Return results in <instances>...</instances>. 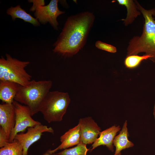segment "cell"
<instances>
[{
  "instance_id": "22",
  "label": "cell",
  "mask_w": 155,
  "mask_h": 155,
  "mask_svg": "<svg viewBox=\"0 0 155 155\" xmlns=\"http://www.w3.org/2000/svg\"><path fill=\"white\" fill-rule=\"evenodd\" d=\"M56 152L55 150L54 149L51 150V149L48 150L45 153L42 155H53L54 153Z\"/></svg>"
},
{
  "instance_id": "9",
  "label": "cell",
  "mask_w": 155,
  "mask_h": 155,
  "mask_svg": "<svg viewBox=\"0 0 155 155\" xmlns=\"http://www.w3.org/2000/svg\"><path fill=\"white\" fill-rule=\"evenodd\" d=\"M15 124V114L13 103L0 104V131L9 142L10 135Z\"/></svg>"
},
{
  "instance_id": "20",
  "label": "cell",
  "mask_w": 155,
  "mask_h": 155,
  "mask_svg": "<svg viewBox=\"0 0 155 155\" xmlns=\"http://www.w3.org/2000/svg\"><path fill=\"white\" fill-rule=\"evenodd\" d=\"M95 46L98 49L111 53H115L117 51V49L115 46L100 40L96 42Z\"/></svg>"
},
{
  "instance_id": "1",
  "label": "cell",
  "mask_w": 155,
  "mask_h": 155,
  "mask_svg": "<svg viewBox=\"0 0 155 155\" xmlns=\"http://www.w3.org/2000/svg\"><path fill=\"white\" fill-rule=\"evenodd\" d=\"M94 20L92 13L84 12L68 17L53 50L65 56L77 53L84 45Z\"/></svg>"
},
{
  "instance_id": "5",
  "label": "cell",
  "mask_w": 155,
  "mask_h": 155,
  "mask_svg": "<svg viewBox=\"0 0 155 155\" xmlns=\"http://www.w3.org/2000/svg\"><path fill=\"white\" fill-rule=\"evenodd\" d=\"M6 58L0 59V81L15 82L22 86L28 85L31 80L32 76L25 68L30 64L28 61H22L6 54Z\"/></svg>"
},
{
  "instance_id": "13",
  "label": "cell",
  "mask_w": 155,
  "mask_h": 155,
  "mask_svg": "<svg viewBox=\"0 0 155 155\" xmlns=\"http://www.w3.org/2000/svg\"><path fill=\"white\" fill-rule=\"evenodd\" d=\"M127 126L126 120L119 133L114 139L113 143L115 147V150L114 155H121L122 150L132 147L134 146L133 143L129 140V134Z\"/></svg>"
},
{
  "instance_id": "21",
  "label": "cell",
  "mask_w": 155,
  "mask_h": 155,
  "mask_svg": "<svg viewBox=\"0 0 155 155\" xmlns=\"http://www.w3.org/2000/svg\"><path fill=\"white\" fill-rule=\"evenodd\" d=\"M28 1L33 3V5L30 9V11H35L38 7L44 6L45 5L44 0H28Z\"/></svg>"
},
{
  "instance_id": "18",
  "label": "cell",
  "mask_w": 155,
  "mask_h": 155,
  "mask_svg": "<svg viewBox=\"0 0 155 155\" xmlns=\"http://www.w3.org/2000/svg\"><path fill=\"white\" fill-rule=\"evenodd\" d=\"M86 144L80 142L76 146L69 149H66L63 151L53 155H87L89 149Z\"/></svg>"
},
{
  "instance_id": "14",
  "label": "cell",
  "mask_w": 155,
  "mask_h": 155,
  "mask_svg": "<svg viewBox=\"0 0 155 155\" xmlns=\"http://www.w3.org/2000/svg\"><path fill=\"white\" fill-rule=\"evenodd\" d=\"M19 85L12 82L0 81V99L3 103H13Z\"/></svg>"
},
{
  "instance_id": "10",
  "label": "cell",
  "mask_w": 155,
  "mask_h": 155,
  "mask_svg": "<svg viewBox=\"0 0 155 155\" xmlns=\"http://www.w3.org/2000/svg\"><path fill=\"white\" fill-rule=\"evenodd\" d=\"M78 124L81 142L86 145L93 143L101 132L100 128L91 117L80 119Z\"/></svg>"
},
{
  "instance_id": "4",
  "label": "cell",
  "mask_w": 155,
  "mask_h": 155,
  "mask_svg": "<svg viewBox=\"0 0 155 155\" xmlns=\"http://www.w3.org/2000/svg\"><path fill=\"white\" fill-rule=\"evenodd\" d=\"M70 102L69 94L58 91L49 92L44 99L40 112L49 123L60 122Z\"/></svg>"
},
{
  "instance_id": "8",
  "label": "cell",
  "mask_w": 155,
  "mask_h": 155,
  "mask_svg": "<svg viewBox=\"0 0 155 155\" xmlns=\"http://www.w3.org/2000/svg\"><path fill=\"white\" fill-rule=\"evenodd\" d=\"M58 1L57 0H51L48 5L38 7L34 14L39 22L43 24L49 22L56 30L58 29L57 26L59 25L57 20V17L64 13L59 9Z\"/></svg>"
},
{
  "instance_id": "17",
  "label": "cell",
  "mask_w": 155,
  "mask_h": 155,
  "mask_svg": "<svg viewBox=\"0 0 155 155\" xmlns=\"http://www.w3.org/2000/svg\"><path fill=\"white\" fill-rule=\"evenodd\" d=\"M23 148L20 142L14 139L0 149V155H23Z\"/></svg>"
},
{
  "instance_id": "2",
  "label": "cell",
  "mask_w": 155,
  "mask_h": 155,
  "mask_svg": "<svg viewBox=\"0 0 155 155\" xmlns=\"http://www.w3.org/2000/svg\"><path fill=\"white\" fill-rule=\"evenodd\" d=\"M135 2L144 16V23L141 36L134 37L129 42L127 56L144 52L145 55L151 57L150 60L155 63V21L153 17L155 16V9H146L137 1Z\"/></svg>"
},
{
  "instance_id": "7",
  "label": "cell",
  "mask_w": 155,
  "mask_h": 155,
  "mask_svg": "<svg viewBox=\"0 0 155 155\" xmlns=\"http://www.w3.org/2000/svg\"><path fill=\"white\" fill-rule=\"evenodd\" d=\"M45 132L53 134L54 131L52 127L41 124L28 127L26 133H18L16 135L14 139L18 140L23 146V155H27L30 147L40 139L43 133Z\"/></svg>"
},
{
  "instance_id": "12",
  "label": "cell",
  "mask_w": 155,
  "mask_h": 155,
  "mask_svg": "<svg viewBox=\"0 0 155 155\" xmlns=\"http://www.w3.org/2000/svg\"><path fill=\"white\" fill-rule=\"evenodd\" d=\"M60 141L61 144L54 149L56 152L58 150L65 149L79 144L81 142L79 124L69 129L62 135L60 137Z\"/></svg>"
},
{
  "instance_id": "15",
  "label": "cell",
  "mask_w": 155,
  "mask_h": 155,
  "mask_svg": "<svg viewBox=\"0 0 155 155\" xmlns=\"http://www.w3.org/2000/svg\"><path fill=\"white\" fill-rule=\"evenodd\" d=\"M117 1L121 5L125 6L127 9V13L126 18L122 20L123 24L126 26L131 24L135 19L141 15V12L137 10V5L135 1L132 0H117L112 2Z\"/></svg>"
},
{
  "instance_id": "16",
  "label": "cell",
  "mask_w": 155,
  "mask_h": 155,
  "mask_svg": "<svg viewBox=\"0 0 155 155\" xmlns=\"http://www.w3.org/2000/svg\"><path fill=\"white\" fill-rule=\"evenodd\" d=\"M7 13L11 16L13 20L16 18H19L25 22L31 23L35 26H38L40 23L38 20L32 17L22 9L20 5H18L15 7H11L7 11Z\"/></svg>"
},
{
  "instance_id": "6",
  "label": "cell",
  "mask_w": 155,
  "mask_h": 155,
  "mask_svg": "<svg viewBox=\"0 0 155 155\" xmlns=\"http://www.w3.org/2000/svg\"><path fill=\"white\" fill-rule=\"evenodd\" d=\"M13 103L15 111V124L10 135L9 142L14 140L15 136L19 133L24 131L28 127L41 124L32 118L31 111L28 106L15 100Z\"/></svg>"
},
{
  "instance_id": "19",
  "label": "cell",
  "mask_w": 155,
  "mask_h": 155,
  "mask_svg": "<svg viewBox=\"0 0 155 155\" xmlns=\"http://www.w3.org/2000/svg\"><path fill=\"white\" fill-rule=\"evenodd\" d=\"M151 58L150 55H146L141 56L137 55L127 56L125 59L124 65L128 68L134 69L137 67L142 61Z\"/></svg>"
},
{
  "instance_id": "23",
  "label": "cell",
  "mask_w": 155,
  "mask_h": 155,
  "mask_svg": "<svg viewBox=\"0 0 155 155\" xmlns=\"http://www.w3.org/2000/svg\"><path fill=\"white\" fill-rule=\"evenodd\" d=\"M153 114L154 119L155 120V103L154 104V107Z\"/></svg>"
},
{
  "instance_id": "11",
  "label": "cell",
  "mask_w": 155,
  "mask_h": 155,
  "mask_svg": "<svg viewBox=\"0 0 155 155\" xmlns=\"http://www.w3.org/2000/svg\"><path fill=\"white\" fill-rule=\"evenodd\" d=\"M119 125H113L102 131L99 134V137L92 144L90 151L101 145L106 146L112 152H113V140L117 133L121 130Z\"/></svg>"
},
{
  "instance_id": "3",
  "label": "cell",
  "mask_w": 155,
  "mask_h": 155,
  "mask_svg": "<svg viewBox=\"0 0 155 155\" xmlns=\"http://www.w3.org/2000/svg\"><path fill=\"white\" fill-rule=\"evenodd\" d=\"M52 85L51 80H31L26 86L19 85L14 100L28 106L33 116L40 112L42 104Z\"/></svg>"
}]
</instances>
